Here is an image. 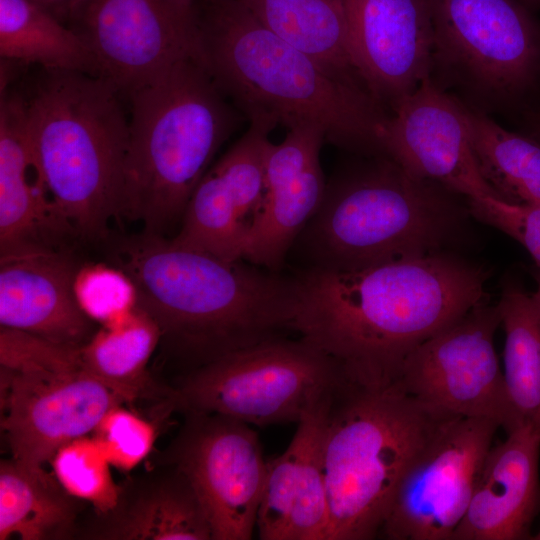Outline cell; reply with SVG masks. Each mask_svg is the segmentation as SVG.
I'll list each match as a JSON object with an SVG mask.
<instances>
[{"mask_svg": "<svg viewBox=\"0 0 540 540\" xmlns=\"http://www.w3.org/2000/svg\"><path fill=\"white\" fill-rule=\"evenodd\" d=\"M295 277L290 329L365 387L393 384L413 348L487 298V273L442 252Z\"/></svg>", "mask_w": 540, "mask_h": 540, "instance_id": "6da1fadb", "label": "cell"}, {"mask_svg": "<svg viewBox=\"0 0 540 540\" xmlns=\"http://www.w3.org/2000/svg\"><path fill=\"white\" fill-rule=\"evenodd\" d=\"M114 256L162 338L198 366L290 329L295 275L227 262L143 231L118 244Z\"/></svg>", "mask_w": 540, "mask_h": 540, "instance_id": "7a4b0ae2", "label": "cell"}, {"mask_svg": "<svg viewBox=\"0 0 540 540\" xmlns=\"http://www.w3.org/2000/svg\"><path fill=\"white\" fill-rule=\"evenodd\" d=\"M199 60L250 123L273 130L312 125L326 142L375 154L387 116L365 89L343 82L260 24L234 0L199 15Z\"/></svg>", "mask_w": 540, "mask_h": 540, "instance_id": "3957f363", "label": "cell"}, {"mask_svg": "<svg viewBox=\"0 0 540 540\" xmlns=\"http://www.w3.org/2000/svg\"><path fill=\"white\" fill-rule=\"evenodd\" d=\"M120 95L103 77L45 69L23 94L39 180L83 240L103 238L119 217L129 137Z\"/></svg>", "mask_w": 540, "mask_h": 540, "instance_id": "277c9868", "label": "cell"}, {"mask_svg": "<svg viewBox=\"0 0 540 540\" xmlns=\"http://www.w3.org/2000/svg\"><path fill=\"white\" fill-rule=\"evenodd\" d=\"M451 193L382 154L326 181L288 256L302 270L348 272L441 252L463 221Z\"/></svg>", "mask_w": 540, "mask_h": 540, "instance_id": "5b68a950", "label": "cell"}, {"mask_svg": "<svg viewBox=\"0 0 540 540\" xmlns=\"http://www.w3.org/2000/svg\"><path fill=\"white\" fill-rule=\"evenodd\" d=\"M131 115L119 217L163 235L181 221L236 115L196 57L129 96Z\"/></svg>", "mask_w": 540, "mask_h": 540, "instance_id": "8992f818", "label": "cell"}, {"mask_svg": "<svg viewBox=\"0 0 540 540\" xmlns=\"http://www.w3.org/2000/svg\"><path fill=\"white\" fill-rule=\"evenodd\" d=\"M453 418L428 409L396 384L349 383L332 403L324 431L326 540L378 536L400 480Z\"/></svg>", "mask_w": 540, "mask_h": 540, "instance_id": "52a82bcc", "label": "cell"}, {"mask_svg": "<svg viewBox=\"0 0 540 540\" xmlns=\"http://www.w3.org/2000/svg\"><path fill=\"white\" fill-rule=\"evenodd\" d=\"M0 363L1 425L12 459L31 468L128 401L85 369L78 347L1 328Z\"/></svg>", "mask_w": 540, "mask_h": 540, "instance_id": "ba28073f", "label": "cell"}, {"mask_svg": "<svg viewBox=\"0 0 540 540\" xmlns=\"http://www.w3.org/2000/svg\"><path fill=\"white\" fill-rule=\"evenodd\" d=\"M350 382L340 365L300 338L275 336L231 351L191 372L174 391L190 414L249 425L300 422L333 402Z\"/></svg>", "mask_w": 540, "mask_h": 540, "instance_id": "9c48e42d", "label": "cell"}, {"mask_svg": "<svg viewBox=\"0 0 540 540\" xmlns=\"http://www.w3.org/2000/svg\"><path fill=\"white\" fill-rule=\"evenodd\" d=\"M498 304L477 305L413 348L396 384L428 409L447 417H479L507 433L526 423L513 406L494 346Z\"/></svg>", "mask_w": 540, "mask_h": 540, "instance_id": "30bf717a", "label": "cell"}, {"mask_svg": "<svg viewBox=\"0 0 540 540\" xmlns=\"http://www.w3.org/2000/svg\"><path fill=\"white\" fill-rule=\"evenodd\" d=\"M434 57L477 88L518 98L540 79V22L519 0H427Z\"/></svg>", "mask_w": 540, "mask_h": 540, "instance_id": "8fae6325", "label": "cell"}, {"mask_svg": "<svg viewBox=\"0 0 540 540\" xmlns=\"http://www.w3.org/2000/svg\"><path fill=\"white\" fill-rule=\"evenodd\" d=\"M100 77L129 96L187 57L199 59V14L173 0H83L69 24Z\"/></svg>", "mask_w": 540, "mask_h": 540, "instance_id": "7c38bea8", "label": "cell"}, {"mask_svg": "<svg viewBox=\"0 0 540 540\" xmlns=\"http://www.w3.org/2000/svg\"><path fill=\"white\" fill-rule=\"evenodd\" d=\"M499 428L487 418L449 420L400 480L379 535L451 540Z\"/></svg>", "mask_w": 540, "mask_h": 540, "instance_id": "4fadbf2b", "label": "cell"}, {"mask_svg": "<svg viewBox=\"0 0 540 540\" xmlns=\"http://www.w3.org/2000/svg\"><path fill=\"white\" fill-rule=\"evenodd\" d=\"M175 463L197 495L213 540H249L256 528L266 465L249 424L218 414H190Z\"/></svg>", "mask_w": 540, "mask_h": 540, "instance_id": "5bb4252c", "label": "cell"}, {"mask_svg": "<svg viewBox=\"0 0 540 540\" xmlns=\"http://www.w3.org/2000/svg\"><path fill=\"white\" fill-rule=\"evenodd\" d=\"M378 142L382 154L418 178L467 199L498 198L476 163L464 105L430 77L392 107L379 127Z\"/></svg>", "mask_w": 540, "mask_h": 540, "instance_id": "9a60e30c", "label": "cell"}, {"mask_svg": "<svg viewBox=\"0 0 540 540\" xmlns=\"http://www.w3.org/2000/svg\"><path fill=\"white\" fill-rule=\"evenodd\" d=\"M267 126L247 131L204 174L192 193L171 241L227 262L243 259L249 234L262 209Z\"/></svg>", "mask_w": 540, "mask_h": 540, "instance_id": "2e32d148", "label": "cell"}, {"mask_svg": "<svg viewBox=\"0 0 540 540\" xmlns=\"http://www.w3.org/2000/svg\"><path fill=\"white\" fill-rule=\"evenodd\" d=\"M350 52L370 94L395 106L429 77L434 58L427 0H341Z\"/></svg>", "mask_w": 540, "mask_h": 540, "instance_id": "e0dca14e", "label": "cell"}, {"mask_svg": "<svg viewBox=\"0 0 540 540\" xmlns=\"http://www.w3.org/2000/svg\"><path fill=\"white\" fill-rule=\"evenodd\" d=\"M324 131L296 126L279 144L270 142L265 160V195L246 241L243 260L280 272L289 251L319 207L326 180L320 151Z\"/></svg>", "mask_w": 540, "mask_h": 540, "instance_id": "ac0fdd59", "label": "cell"}, {"mask_svg": "<svg viewBox=\"0 0 540 540\" xmlns=\"http://www.w3.org/2000/svg\"><path fill=\"white\" fill-rule=\"evenodd\" d=\"M333 402L298 422L286 450L267 461L256 520L260 539L326 540L329 502L323 438Z\"/></svg>", "mask_w": 540, "mask_h": 540, "instance_id": "d6986e66", "label": "cell"}, {"mask_svg": "<svg viewBox=\"0 0 540 540\" xmlns=\"http://www.w3.org/2000/svg\"><path fill=\"white\" fill-rule=\"evenodd\" d=\"M79 265L64 248L0 256V325L48 341L79 347L92 321L73 293Z\"/></svg>", "mask_w": 540, "mask_h": 540, "instance_id": "ffe728a7", "label": "cell"}, {"mask_svg": "<svg viewBox=\"0 0 540 540\" xmlns=\"http://www.w3.org/2000/svg\"><path fill=\"white\" fill-rule=\"evenodd\" d=\"M540 429L526 422L492 446L451 540L531 539L540 511Z\"/></svg>", "mask_w": 540, "mask_h": 540, "instance_id": "44dd1931", "label": "cell"}, {"mask_svg": "<svg viewBox=\"0 0 540 540\" xmlns=\"http://www.w3.org/2000/svg\"><path fill=\"white\" fill-rule=\"evenodd\" d=\"M75 237L58 215L34 167L22 93L1 91L0 256L64 248Z\"/></svg>", "mask_w": 540, "mask_h": 540, "instance_id": "7402d4cb", "label": "cell"}, {"mask_svg": "<svg viewBox=\"0 0 540 540\" xmlns=\"http://www.w3.org/2000/svg\"><path fill=\"white\" fill-rule=\"evenodd\" d=\"M234 1L332 76L367 90L350 52L341 0Z\"/></svg>", "mask_w": 540, "mask_h": 540, "instance_id": "603a6c76", "label": "cell"}, {"mask_svg": "<svg viewBox=\"0 0 540 540\" xmlns=\"http://www.w3.org/2000/svg\"><path fill=\"white\" fill-rule=\"evenodd\" d=\"M0 56L45 70L100 76L81 37L33 0H0Z\"/></svg>", "mask_w": 540, "mask_h": 540, "instance_id": "cb8c5ba5", "label": "cell"}, {"mask_svg": "<svg viewBox=\"0 0 540 540\" xmlns=\"http://www.w3.org/2000/svg\"><path fill=\"white\" fill-rule=\"evenodd\" d=\"M464 110L476 163L498 198L540 206V142L502 128L481 112Z\"/></svg>", "mask_w": 540, "mask_h": 540, "instance_id": "d4e9b609", "label": "cell"}, {"mask_svg": "<svg viewBox=\"0 0 540 540\" xmlns=\"http://www.w3.org/2000/svg\"><path fill=\"white\" fill-rule=\"evenodd\" d=\"M70 496L43 467L31 468L15 460L0 466V539L52 538L73 519Z\"/></svg>", "mask_w": 540, "mask_h": 540, "instance_id": "484cf974", "label": "cell"}, {"mask_svg": "<svg viewBox=\"0 0 540 540\" xmlns=\"http://www.w3.org/2000/svg\"><path fill=\"white\" fill-rule=\"evenodd\" d=\"M162 332L139 305L122 319L101 326L78 347L82 365L128 401L144 389L147 364Z\"/></svg>", "mask_w": 540, "mask_h": 540, "instance_id": "4316f807", "label": "cell"}, {"mask_svg": "<svg viewBox=\"0 0 540 540\" xmlns=\"http://www.w3.org/2000/svg\"><path fill=\"white\" fill-rule=\"evenodd\" d=\"M177 472L173 478L144 490L103 535L132 540L213 539L197 495L185 476Z\"/></svg>", "mask_w": 540, "mask_h": 540, "instance_id": "83f0119b", "label": "cell"}, {"mask_svg": "<svg viewBox=\"0 0 540 540\" xmlns=\"http://www.w3.org/2000/svg\"><path fill=\"white\" fill-rule=\"evenodd\" d=\"M505 331L504 377L521 418L540 429V319L531 295L508 281L497 303Z\"/></svg>", "mask_w": 540, "mask_h": 540, "instance_id": "f1b7e54d", "label": "cell"}, {"mask_svg": "<svg viewBox=\"0 0 540 540\" xmlns=\"http://www.w3.org/2000/svg\"><path fill=\"white\" fill-rule=\"evenodd\" d=\"M53 473L72 497L85 500L99 512H112L120 502L111 463L98 441L87 436L61 446L51 459Z\"/></svg>", "mask_w": 540, "mask_h": 540, "instance_id": "f546056e", "label": "cell"}, {"mask_svg": "<svg viewBox=\"0 0 540 540\" xmlns=\"http://www.w3.org/2000/svg\"><path fill=\"white\" fill-rule=\"evenodd\" d=\"M73 293L81 311L101 326L122 319L138 306L133 279L117 265L79 266L73 280Z\"/></svg>", "mask_w": 540, "mask_h": 540, "instance_id": "4dcf8cb0", "label": "cell"}, {"mask_svg": "<svg viewBox=\"0 0 540 540\" xmlns=\"http://www.w3.org/2000/svg\"><path fill=\"white\" fill-rule=\"evenodd\" d=\"M94 432L111 465L122 471L136 467L155 441L153 425L120 405L104 416Z\"/></svg>", "mask_w": 540, "mask_h": 540, "instance_id": "1f68e13d", "label": "cell"}, {"mask_svg": "<svg viewBox=\"0 0 540 540\" xmlns=\"http://www.w3.org/2000/svg\"><path fill=\"white\" fill-rule=\"evenodd\" d=\"M468 211L517 240L540 269V206L511 204L489 196L469 199Z\"/></svg>", "mask_w": 540, "mask_h": 540, "instance_id": "d6a6232c", "label": "cell"}, {"mask_svg": "<svg viewBox=\"0 0 540 540\" xmlns=\"http://www.w3.org/2000/svg\"><path fill=\"white\" fill-rule=\"evenodd\" d=\"M58 20L68 25L83 0H33Z\"/></svg>", "mask_w": 540, "mask_h": 540, "instance_id": "836d02e7", "label": "cell"}, {"mask_svg": "<svg viewBox=\"0 0 540 540\" xmlns=\"http://www.w3.org/2000/svg\"><path fill=\"white\" fill-rule=\"evenodd\" d=\"M531 300L534 306V309L540 319V275L538 276V286L536 291L531 295Z\"/></svg>", "mask_w": 540, "mask_h": 540, "instance_id": "e575fe53", "label": "cell"}, {"mask_svg": "<svg viewBox=\"0 0 540 540\" xmlns=\"http://www.w3.org/2000/svg\"><path fill=\"white\" fill-rule=\"evenodd\" d=\"M533 134L534 139L540 142V115L533 121Z\"/></svg>", "mask_w": 540, "mask_h": 540, "instance_id": "d590c367", "label": "cell"}, {"mask_svg": "<svg viewBox=\"0 0 540 540\" xmlns=\"http://www.w3.org/2000/svg\"><path fill=\"white\" fill-rule=\"evenodd\" d=\"M526 7H540V0H519Z\"/></svg>", "mask_w": 540, "mask_h": 540, "instance_id": "8d00e7d4", "label": "cell"}, {"mask_svg": "<svg viewBox=\"0 0 540 540\" xmlns=\"http://www.w3.org/2000/svg\"><path fill=\"white\" fill-rule=\"evenodd\" d=\"M173 1H177V2H181V3H185V4H192V5H195L197 1H200V0H173Z\"/></svg>", "mask_w": 540, "mask_h": 540, "instance_id": "74e56055", "label": "cell"}, {"mask_svg": "<svg viewBox=\"0 0 540 540\" xmlns=\"http://www.w3.org/2000/svg\"><path fill=\"white\" fill-rule=\"evenodd\" d=\"M531 539L540 540V530L538 531V533L536 535L532 536Z\"/></svg>", "mask_w": 540, "mask_h": 540, "instance_id": "f35d334b", "label": "cell"}]
</instances>
